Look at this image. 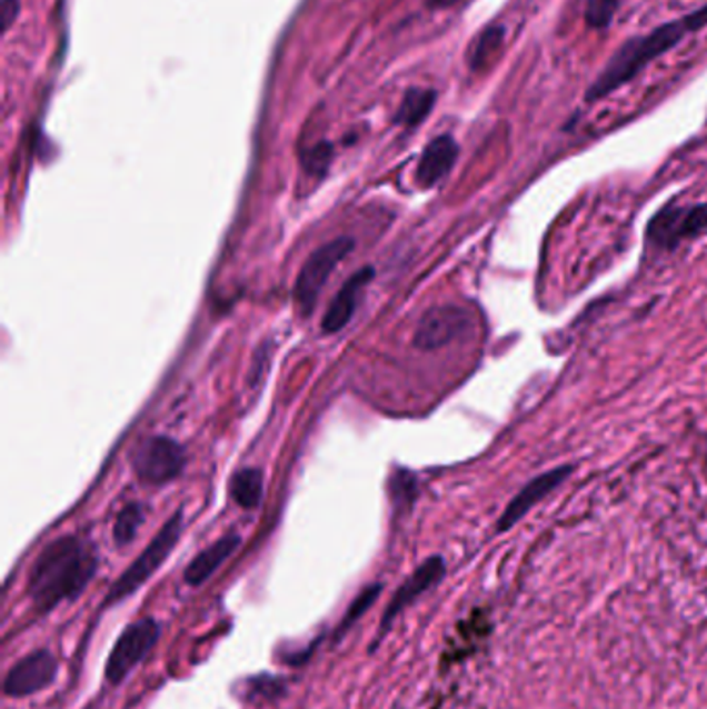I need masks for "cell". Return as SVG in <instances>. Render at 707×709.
Returning a JSON list of instances; mask_svg holds the SVG:
<instances>
[{
  "instance_id": "obj_6",
  "label": "cell",
  "mask_w": 707,
  "mask_h": 709,
  "mask_svg": "<svg viewBox=\"0 0 707 709\" xmlns=\"http://www.w3.org/2000/svg\"><path fill=\"white\" fill-rule=\"evenodd\" d=\"M707 231V203L691 208L666 206L647 227V239L660 249H675L680 241Z\"/></svg>"
},
{
  "instance_id": "obj_2",
  "label": "cell",
  "mask_w": 707,
  "mask_h": 709,
  "mask_svg": "<svg viewBox=\"0 0 707 709\" xmlns=\"http://www.w3.org/2000/svg\"><path fill=\"white\" fill-rule=\"evenodd\" d=\"M689 33H695V30L689 16H685L675 21L661 23L644 36H633L627 42L616 48L615 54L606 61L600 76L587 88L585 100L600 102L616 90L629 86L649 62L660 59L666 52L677 48Z\"/></svg>"
},
{
  "instance_id": "obj_12",
  "label": "cell",
  "mask_w": 707,
  "mask_h": 709,
  "mask_svg": "<svg viewBox=\"0 0 707 709\" xmlns=\"http://www.w3.org/2000/svg\"><path fill=\"white\" fill-rule=\"evenodd\" d=\"M371 278H374V268L368 266V268L357 270L354 277L345 282V287L340 289L339 294L332 299L328 311L323 313V332H339L351 322L361 291L366 289V284Z\"/></svg>"
},
{
  "instance_id": "obj_3",
  "label": "cell",
  "mask_w": 707,
  "mask_h": 709,
  "mask_svg": "<svg viewBox=\"0 0 707 709\" xmlns=\"http://www.w3.org/2000/svg\"><path fill=\"white\" fill-rule=\"evenodd\" d=\"M181 531H183V510H177L169 521L162 525V529L156 533L150 546L136 558V562L114 581V586L108 589L104 608L121 603L127 598H131L139 587L146 586V581L167 562L170 552L179 543Z\"/></svg>"
},
{
  "instance_id": "obj_5",
  "label": "cell",
  "mask_w": 707,
  "mask_h": 709,
  "mask_svg": "<svg viewBox=\"0 0 707 709\" xmlns=\"http://www.w3.org/2000/svg\"><path fill=\"white\" fill-rule=\"evenodd\" d=\"M354 249L355 241L351 237H339L311 253V258L301 268L299 278L295 282V299L303 316H309L313 311L318 297L322 293L323 284Z\"/></svg>"
},
{
  "instance_id": "obj_14",
  "label": "cell",
  "mask_w": 707,
  "mask_h": 709,
  "mask_svg": "<svg viewBox=\"0 0 707 709\" xmlns=\"http://www.w3.org/2000/svg\"><path fill=\"white\" fill-rule=\"evenodd\" d=\"M241 546V538L237 533H227L225 538L215 541L206 550L196 556L185 569V583L189 587H200L215 575Z\"/></svg>"
},
{
  "instance_id": "obj_10",
  "label": "cell",
  "mask_w": 707,
  "mask_h": 709,
  "mask_svg": "<svg viewBox=\"0 0 707 709\" xmlns=\"http://www.w3.org/2000/svg\"><path fill=\"white\" fill-rule=\"evenodd\" d=\"M59 675V662L50 649H36L11 666L2 691L11 699H23L48 689Z\"/></svg>"
},
{
  "instance_id": "obj_7",
  "label": "cell",
  "mask_w": 707,
  "mask_h": 709,
  "mask_svg": "<svg viewBox=\"0 0 707 709\" xmlns=\"http://www.w3.org/2000/svg\"><path fill=\"white\" fill-rule=\"evenodd\" d=\"M471 326L474 316L469 309L462 306H436L421 316L414 344L421 351H436L465 337Z\"/></svg>"
},
{
  "instance_id": "obj_20",
  "label": "cell",
  "mask_w": 707,
  "mask_h": 709,
  "mask_svg": "<svg viewBox=\"0 0 707 709\" xmlns=\"http://www.w3.org/2000/svg\"><path fill=\"white\" fill-rule=\"evenodd\" d=\"M623 0H587L585 4V26L589 30H608L615 21L616 11Z\"/></svg>"
},
{
  "instance_id": "obj_11",
  "label": "cell",
  "mask_w": 707,
  "mask_h": 709,
  "mask_svg": "<svg viewBox=\"0 0 707 709\" xmlns=\"http://www.w3.org/2000/svg\"><path fill=\"white\" fill-rule=\"evenodd\" d=\"M570 471H572V469H570L569 465H565V467H556V469L544 473V476H539V478L531 479L525 488H521V492L517 493V496L508 502L507 509H505V512H502L500 519H498V531L512 529L515 525L524 519L529 510L534 509L536 505H539L546 496H550L560 483H565L570 476Z\"/></svg>"
},
{
  "instance_id": "obj_21",
  "label": "cell",
  "mask_w": 707,
  "mask_h": 709,
  "mask_svg": "<svg viewBox=\"0 0 707 709\" xmlns=\"http://www.w3.org/2000/svg\"><path fill=\"white\" fill-rule=\"evenodd\" d=\"M390 496L397 509H411L417 500V479L407 469L395 471L390 479Z\"/></svg>"
},
{
  "instance_id": "obj_22",
  "label": "cell",
  "mask_w": 707,
  "mask_h": 709,
  "mask_svg": "<svg viewBox=\"0 0 707 709\" xmlns=\"http://www.w3.org/2000/svg\"><path fill=\"white\" fill-rule=\"evenodd\" d=\"M330 160H332V148H330V143H318V146H313V148L303 156V167H306L311 174H323V170L328 169Z\"/></svg>"
},
{
  "instance_id": "obj_18",
  "label": "cell",
  "mask_w": 707,
  "mask_h": 709,
  "mask_svg": "<svg viewBox=\"0 0 707 709\" xmlns=\"http://www.w3.org/2000/svg\"><path fill=\"white\" fill-rule=\"evenodd\" d=\"M380 593H382V583H371V586L366 587V589L355 598L354 603H351L349 610H347V615H345V618L340 620L339 627H337L335 641H340L347 632L351 631V627H354L355 622L368 612L369 608L378 600Z\"/></svg>"
},
{
  "instance_id": "obj_4",
  "label": "cell",
  "mask_w": 707,
  "mask_h": 709,
  "mask_svg": "<svg viewBox=\"0 0 707 709\" xmlns=\"http://www.w3.org/2000/svg\"><path fill=\"white\" fill-rule=\"evenodd\" d=\"M160 639V625L155 618H141L125 627L108 656L104 677L108 685L119 687L148 658Z\"/></svg>"
},
{
  "instance_id": "obj_23",
  "label": "cell",
  "mask_w": 707,
  "mask_h": 709,
  "mask_svg": "<svg viewBox=\"0 0 707 709\" xmlns=\"http://www.w3.org/2000/svg\"><path fill=\"white\" fill-rule=\"evenodd\" d=\"M17 11H19V0H4V2H2V13H4V30H9L11 21L16 19Z\"/></svg>"
},
{
  "instance_id": "obj_19",
  "label": "cell",
  "mask_w": 707,
  "mask_h": 709,
  "mask_svg": "<svg viewBox=\"0 0 707 709\" xmlns=\"http://www.w3.org/2000/svg\"><path fill=\"white\" fill-rule=\"evenodd\" d=\"M146 521V510L138 502H131L119 510L114 521V541L117 546H127L138 536L139 527Z\"/></svg>"
},
{
  "instance_id": "obj_9",
  "label": "cell",
  "mask_w": 707,
  "mask_h": 709,
  "mask_svg": "<svg viewBox=\"0 0 707 709\" xmlns=\"http://www.w3.org/2000/svg\"><path fill=\"white\" fill-rule=\"evenodd\" d=\"M445 572V560H442L440 556H431L424 565L417 567L416 572L395 591V596L388 601L385 615H382V620H380V631H378V637L374 639L369 651H376V649H378L380 641H382L386 635H388V631L392 629V622H395L414 601L419 600L426 591H430L431 587L438 586V583L442 581Z\"/></svg>"
},
{
  "instance_id": "obj_8",
  "label": "cell",
  "mask_w": 707,
  "mask_h": 709,
  "mask_svg": "<svg viewBox=\"0 0 707 709\" xmlns=\"http://www.w3.org/2000/svg\"><path fill=\"white\" fill-rule=\"evenodd\" d=\"M136 473L143 483L162 486L179 478L185 469V450L167 436L148 438L133 457Z\"/></svg>"
},
{
  "instance_id": "obj_13",
  "label": "cell",
  "mask_w": 707,
  "mask_h": 709,
  "mask_svg": "<svg viewBox=\"0 0 707 709\" xmlns=\"http://www.w3.org/2000/svg\"><path fill=\"white\" fill-rule=\"evenodd\" d=\"M457 156H459V146L450 136L431 139L417 164V183L426 189L440 183L455 167Z\"/></svg>"
},
{
  "instance_id": "obj_15",
  "label": "cell",
  "mask_w": 707,
  "mask_h": 709,
  "mask_svg": "<svg viewBox=\"0 0 707 709\" xmlns=\"http://www.w3.org/2000/svg\"><path fill=\"white\" fill-rule=\"evenodd\" d=\"M505 38H507V28L500 23H492L481 31L469 50V69L484 71L492 62L494 57L500 52V48L505 44Z\"/></svg>"
},
{
  "instance_id": "obj_17",
  "label": "cell",
  "mask_w": 707,
  "mask_h": 709,
  "mask_svg": "<svg viewBox=\"0 0 707 709\" xmlns=\"http://www.w3.org/2000/svg\"><path fill=\"white\" fill-rule=\"evenodd\" d=\"M436 104V92L434 90H424V88H411L405 93L402 102H400L399 112H397V121L405 127H417L428 119L431 109Z\"/></svg>"
},
{
  "instance_id": "obj_16",
  "label": "cell",
  "mask_w": 707,
  "mask_h": 709,
  "mask_svg": "<svg viewBox=\"0 0 707 709\" xmlns=\"http://www.w3.org/2000/svg\"><path fill=\"white\" fill-rule=\"evenodd\" d=\"M232 500L241 509H256L262 502L263 473L260 469H241L231 481Z\"/></svg>"
},
{
  "instance_id": "obj_24",
  "label": "cell",
  "mask_w": 707,
  "mask_h": 709,
  "mask_svg": "<svg viewBox=\"0 0 707 709\" xmlns=\"http://www.w3.org/2000/svg\"><path fill=\"white\" fill-rule=\"evenodd\" d=\"M459 0H430L431 7H436V9H446V7H452V4H457Z\"/></svg>"
},
{
  "instance_id": "obj_1",
  "label": "cell",
  "mask_w": 707,
  "mask_h": 709,
  "mask_svg": "<svg viewBox=\"0 0 707 709\" xmlns=\"http://www.w3.org/2000/svg\"><path fill=\"white\" fill-rule=\"evenodd\" d=\"M96 571L98 556L90 541L79 536L50 541L36 558L28 577V596L36 612L48 615L62 601L78 600Z\"/></svg>"
}]
</instances>
